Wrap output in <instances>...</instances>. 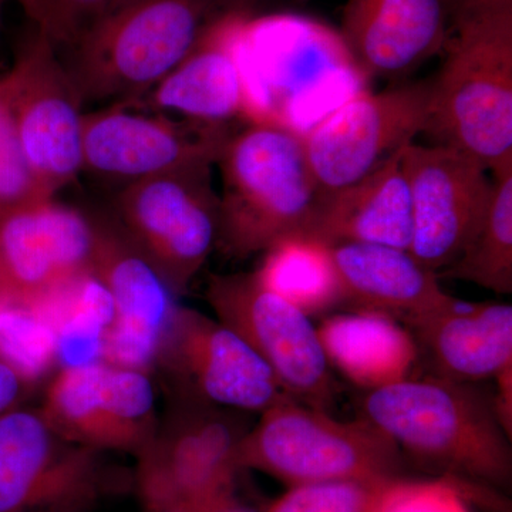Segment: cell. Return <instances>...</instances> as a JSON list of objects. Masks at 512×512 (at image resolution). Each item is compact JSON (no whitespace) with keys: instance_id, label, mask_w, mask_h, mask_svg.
Returning <instances> with one entry per match:
<instances>
[{"instance_id":"cell-26","label":"cell","mask_w":512,"mask_h":512,"mask_svg":"<svg viewBox=\"0 0 512 512\" xmlns=\"http://www.w3.org/2000/svg\"><path fill=\"white\" fill-rule=\"evenodd\" d=\"M404 476L296 485L261 512H383Z\"/></svg>"},{"instance_id":"cell-13","label":"cell","mask_w":512,"mask_h":512,"mask_svg":"<svg viewBox=\"0 0 512 512\" xmlns=\"http://www.w3.org/2000/svg\"><path fill=\"white\" fill-rule=\"evenodd\" d=\"M207 301L217 319L264 360L286 396L326 410L332 375L311 316L266 288L256 272L212 275Z\"/></svg>"},{"instance_id":"cell-7","label":"cell","mask_w":512,"mask_h":512,"mask_svg":"<svg viewBox=\"0 0 512 512\" xmlns=\"http://www.w3.org/2000/svg\"><path fill=\"white\" fill-rule=\"evenodd\" d=\"M212 167L148 178L117 191L110 217L175 296L187 291L217 247L220 195Z\"/></svg>"},{"instance_id":"cell-6","label":"cell","mask_w":512,"mask_h":512,"mask_svg":"<svg viewBox=\"0 0 512 512\" xmlns=\"http://www.w3.org/2000/svg\"><path fill=\"white\" fill-rule=\"evenodd\" d=\"M231 410L168 394L156 434L136 457L133 483L143 512H190L234 490L247 433Z\"/></svg>"},{"instance_id":"cell-30","label":"cell","mask_w":512,"mask_h":512,"mask_svg":"<svg viewBox=\"0 0 512 512\" xmlns=\"http://www.w3.org/2000/svg\"><path fill=\"white\" fill-rule=\"evenodd\" d=\"M35 386V379L0 353V417L26 404Z\"/></svg>"},{"instance_id":"cell-2","label":"cell","mask_w":512,"mask_h":512,"mask_svg":"<svg viewBox=\"0 0 512 512\" xmlns=\"http://www.w3.org/2000/svg\"><path fill=\"white\" fill-rule=\"evenodd\" d=\"M217 165L222 175L217 247L224 254L247 258L303 234L320 191L301 134L251 124L231 134Z\"/></svg>"},{"instance_id":"cell-29","label":"cell","mask_w":512,"mask_h":512,"mask_svg":"<svg viewBox=\"0 0 512 512\" xmlns=\"http://www.w3.org/2000/svg\"><path fill=\"white\" fill-rule=\"evenodd\" d=\"M133 0H49L45 23L39 32L59 47H72L103 20Z\"/></svg>"},{"instance_id":"cell-31","label":"cell","mask_w":512,"mask_h":512,"mask_svg":"<svg viewBox=\"0 0 512 512\" xmlns=\"http://www.w3.org/2000/svg\"><path fill=\"white\" fill-rule=\"evenodd\" d=\"M190 512H261V510H256L251 505L245 504L235 493L234 488V490H229L227 493H222L197 505Z\"/></svg>"},{"instance_id":"cell-28","label":"cell","mask_w":512,"mask_h":512,"mask_svg":"<svg viewBox=\"0 0 512 512\" xmlns=\"http://www.w3.org/2000/svg\"><path fill=\"white\" fill-rule=\"evenodd\" d=\"M484 490L487 488L450 477L403 478L383 512H473L470 503L476 498L471 493L478 495Z\"/></svg>"},{"instance_id":"cell-9","label":"cell","mask_w":512,"mask_h":512,"mask_svg":"<svg viewBox=\"0 0 512 512\" xmlns=\"http://www.w3.org/2000/svg\"><path fill=\"white\" fill-rule=\"evenodd\" d=\"M231 134L228 124L111 103L84 114L83 173L119 191L148 178L214 167Z\"/></svg>"},{"instance_id":"cell-25","label":"cell","mask_w":512,"mask_h":512,"mask_svg":"<svg viewBox=\"0 0 512 512\" xmlns=\"http://www.w3.org/2000/svg\"><path fill=\"white\" fill-rule=\"evenodd\" d=\"M439 276L512 292V164L493 171L490 201L460 256Z\"/></svg>"},{"instance_id":"cell-5","label":"cell","mask_w":512,"mask_h":512,"mask_svg":"<svg viewBox=\"0 0 512 512\" xmlns=\"http://www.w3.org/2000/svg\"><path fill=\"white\" fill-rule=\"evenodd\" d=\"M404 454L369 421L333 419L291 397L261 413L239 443V470H255L286 487L403 476Z\"/></svg>"},{"instance_id":"cell-18","label":"cell","mask_w":512,"mask_h":512,"mask_svg":"<svg viewBox=\"0 0 512 512\" xmlns=\"http://www.w3.org/2000/svg\"><path fill=\"white\" fill-rule=\"evenodd\" d=\"M247 16L227 13L214 20L191 52L131 106L210 124L249 121V100L239 36Z\"/></svg>"},{"instance_id":"cell-20","label":"cell","mask_w":512,"mask_h":512,"mask_svg":"<svg viewBox=\"0 0 512 512\" xmlns=\"http://www.w3.org/2000/svg\"><path fill=\"white\" fill-rule=\"evenodd\" d=\"M409 329L430 376L477 384L512 367L510 303L457 301Z\"/></svg>"},{"instance_id":"cell-17","label":"cell","mask_w":512,"mask_h":512,"mask_svg":"<svg viewBox=\"0 0 512 512\" xmlns=\"http://www.w3.org/2000/svg\"><path fill=\"white\" fill-rule=\"evenodd\" d=\"M93 222L90 274L103 286L113 308L101 359L151 372L164 330L178 306L177 296L110 215H93Z\"/></svg>"},{"instance_id":"cell-11","label":"cell","mask_w":512,"mask_h":512,"mask_svg":"<svg viewBox=\"0 0 512 512\" xmlns=\"http://www.w3.org/2000/svg\"><path fill=\"white\" fill-rule=\"evenodd\" d=\"M39 410L64 440L134 458L153 439L160 421L151 372L103 359L60 367Z\"/></svg>"},{"instance_id":"cell-27","label":"cell","mask_w":512,"mask_h":512,"mask_svg":"<svg viewBox=\"0 0 512 512\" xmlns=\"http://www.w3.org/2000/svg\"><path fill=\"white\" fill-rule=\"evenodd\" d=\"M47 197L37 185L23 154L13 114V74L0 76V218Z\"/></svg>"},{"instance_id":"cell-16","label":"cell","mask_w":512,"mask_h":512,"mask_svg":"<svg viewBox=\"0 0 512 512\" xmlns=\"http://www.w3.org/2000/svg\"><path fill=\"white\" fill-rule=\"evenodd\" d=\"M412 207L410 254L431 271L453 264L490 201L493 178L458 148L412 143L402 153Z\"/></svg>"},{"instance_id":"cell-21","label":"cell","mask_w":512,"mask_h":512,"mask_svg":"<svg viewBox=\"0 0 512 512\" xmlns=\"http://www.w3.org/2000/svg\"><path fill=\"white\" fill-rule=\"evenodd\" d=\"M333 259L345 303L359 311L383 313L413 326L457 302L440 276L417 261L409 249L377 244L333 245Z\"/></svg>"},{"instance_id":"cell-3","label":"cell","mask_w":512,"mask_h":512,"mask_svg":"<svg viewBox=\"0 0 512 512\" xmlns=\"http://www.w3.org/2000/svg\"><path fill=\"white\" fill-rule=\"evenodd\" d=\"M426 133L488 171L512 164V10L456 23Z\"/></svg>"},{"instance_id":"cell-22","label":"cell","mask_w":512,"mask_h":512,"mask_svg":"<svg viewBox=\"0 0 512 512\" xmlns=\"http://www.w3.org/2000/svg\"><path fill=\"white\" fill-rule=\"evenodd\" d=\"M402 153L357 183L320 194L303 235L329 247L377 244L409 249L412 207Z\"/></svg>"},{"instance_id":"cell-8","label":"cell","mask_w":512,"mask_h":512,"mask_svg":"<svg viewBox=\"0 0 512 512\" xmlns=\"http://www.w3.org/2000/svg\"><path fill=\"white\" fill-rule=\"evenodd\" d=\"M26 404L0 417V512H93L119 477Z\"/></svg>"},{"instance_id":"cell-15","label":"cell","mask_w":512,"mask_h":512,"mask_svg":"<svg viewBox=\"0 0 512 512\" xmlns=\"http://www.w3.org/2000/svg\"><path fill=\"white\" fill-rule=\"evenodd\" d=\"M93 215L56 197L42 198L0 218V305L35 309L90 272Z\"/></svg>"},{"instance_id":"cell-23","label":"cell","mask_w":512,"mask_h":512,"mask_svg":"<svg viewBox=\"0 0 512 512\" xmlns=\"http://www.w3.org/2000/svg\"><path fill=\"white\" fill-rule=\"evenodd\" d=\"M316 329L329 366L366 392L410 379L420 362L412 332L383 313H338Z\"/></svg>"},{"instance_id":"cell-10","label":"cell","mask_w":512,"mask_h":512,"mask_svg":"<svg viewBox=\"0 0 512 512\" xmlns=\"http://www.w3.org/2000/svg\"><path fill=\"white\" fill-rule=\"evenodd\" d=\"M431 80L349 97L302 134L320 194L357 183L426 133Z\"/></svg>"},{"instance_id":"cell-24","label":"cell","mask_w":512,"mask_h":512,"mask_svg":"<svg viewBox=\"0 0 512 512\" xmlns=\"http://www.w3.org/2000/svg\"><path fill=\"white\" fill-rule=\"evenodd\" d=\"M256 275L266 288L308 316L345 305L332 249L308 235H291L266 249Z\"/></svg>"},{"instance_id":"cell-4","label":"cell","mask_w":512,"mask_h":512,"mask_svg":"<svg viewBox=\"0 0 512 512\" xmlns=\"http://www.w3.org/2000/svg\"><path fill=\"white\" fill-rule=\"evenodd\" d=\"M214 0H133L69 47L63 62L84 103H133L191 52Z\"/></svg>"},{"instance_id":"cell-14","label":"cell","mask_w":512,"mask_h":512,"mask_svg":"<svg viewBox=\"0 0 512 512\" xmlns=\"http://www.w3.org/2000/svg\"><path fill=\"white\" fill-rule=\"evenodd\" d=\"M10 72L20 146L40 190L56 197L83 174L82 94L39 30Z\"/></svg>"},{"instance_id":"cell-1","label":"cell","mask_w":512,"mask_h":512,"mask_svg":"<svg viewBox=\"0 0 512 512\" xmlns=\"http://www.w3.org/2000/svg\"><path fill=\"white\" fill-rule=\"evenodd\" d=\"M360 409L403 454L443 477L491 491L510 487L511 436L494 396L476 384L413 376L367 392Z\"/></svg>"},{"instance_id":"cell-33","label":"cell","mask_w":512,"mask_h":512,"mask_svg":"<svg viewBox=\"0 0 512 512\" xmlns=\"http://www.w3.org/2000/svg\"><path fill=\"white\" fill-rule=\"evenodd\" d=\"M473 2V0H443L444 9H457L460 6L467 5V3Z\"/></svg>"},{"instance_id":"cell-19","label":"cell","mask_w":512,"mask_h":512,"mask_svg":"<svg viewBox=\"0 0 512 512\" xmlns=\"http://www.w3.org/2000/svg\"><path fill=\"white\" fill-rule=\"evenodd\" d=\"M443 0H348L342 37L367 79L412 72L443 46Z\"/></svg>"},{"instance_id":"cell-32","label":"cell","mask_w":512,"mask_h":512,"mask_svg":"<svg viewBox=\"0 0 512 512\" xmlns=\"http://www.w3.org/2000/svg\"><path fill=\"white\" fill-rule=\"evenodd\" d=\"M26 15L36 23L37 29L42 28L45 23L47 2L49 0H16Z\"/></svg>"},{"instance_id":"cell-12","label":"cell","mask_w":512,"mask_h":512,"mask_svg":"<svg viewBox=\"0 0 512 512\" xmlns=\"http://www.w3.org/2000/svg\"><path fill=\"white\" fill-rule=\"evenodd\" d=\"M153 370L167 393L238 412H265L285 397L255 350L220 320L178 305L163 333Z\"/></svg>"}]
</instances>
